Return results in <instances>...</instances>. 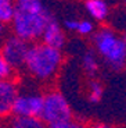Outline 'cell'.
<instances>
[{
    "label": "cell",
    "mask_w": 126,
    "mask_h": 128,
    "mask_svg": "<svg viewBox=\"0 0 126 128\" xmlns=\"http://www.w3.org/2000/svg\"><path fill=\"white\" fill-rule=\"evenodd\" d=\"M7 38H8V35H7V25L0 24V49H1V46H3V43L6 42Z\"/></svg>",
    "instance_id": "obj_20"
},
{
    "label": "cell",
    "mask_w": 126,
    "mask_h": 128,
    "mask_svg": "<svg viewBox=\"0 0 126 128\" xmlns=\"http://www.w3.org/2000/svg\"><path fill=\"white\" fill-rule=\"evenodd\" d=\"M1 3H14V0H0Z\"/></svg>",
    "instance_id": "obj_22"
},
{
    "label": "cell",
    "mask_w": 126,
    "mask_h": 128,
    "mask_svg": "<svg viewBox=\"0 0 126 128\" xmlns=\"http://www.w3.org/2000/svg\"><path fill=\"white\" fill-rule=\"evenodd\" d=\"M93 40H94V45H96V49H97L98 54H101L105 58L115 49L119 38L111 29H101V31H98L94 35Z\"/></svg>",
    "instance_id": "obj_8"
},
{
    "label": "cell",
    "mask_w": 126,
    "mask_h": 128,
    "mask_svg": "<svg viewBox=\"0 0 126 128\" xmlns=\"http://www.w3.org/2000/svg\"><path fill=\"white\" fill-rule=\"evenodd\" d=\"M82 66H83V70L86 71L89 77H94L96 74L98 72V60L97 57L94 56L93 52H86L83 54L82 58Z\"/></svg>",
    "instance_id": "obj_13"
},
{
    "label": "cell",
    "mask_w": 126,
    "mask_h": 128,
    "mask_svg": "<svg viewBox=\"0 0 126 128\" xmlns=\"http://www.w3.org/2000/svg\"><path fill=\"white\" fill-rule=\"evenodd\" d=\"M8 128H46L40 117H19L14 116L8 121Z\"/></svg>",
    "instance_id": "obj_10"
},
{
    "label": "cell",
    "mask_w": 126,
    "mask_h": 128,
    "mask_svg": "<svg viewBox=\"0 0 126 128\" xmlns=\"http://www.w3.org/2000/svg\"><path fill=\"white\" fill-rule=\"evenodd\" d=\"M43 109V95L18 93L13 107V116L19 117H40Z\"/></svg>",
    "instance_id": "obj_5"
},
{
    "label": "cell",
    "mask_w": 126,
    "mask_h": 128,
    "mask_svg": "<svg viewBox=\"0 0 126 128\" xmlns=\"http://www.w3.org/2000/svg\"><path fill=\"white\" fill-rule=\"evenodd\" d=\"M14 7L28 13H43L47 10L42 0H14Z\"/></svg>",
    "instance_id": "obj_12"
},
{
    "label": "cell",
    "mask_w": 126,
    "mask_h": 128,
    "mask_svg": "<svg viewBox=\"0 0 126 128\" xmlns=\"http://www.w3.org/2000/svg\"><path fill=\"white\" fill-rule=\"evenodd\" d=\"M86 10L96 20H104L108 14V6L104 0H86Z\"/></svg>",
    "instance_id": "obj_11"
},
{
    "label": "cell",
    "mask_w": 126,
    "mask_h": 128,
    "mask_svg": "<svg viewBox=\"0 0 126 128\" xmlns=\"http://www.w3.org/2000/svg\"><path fill=\"white\" fill-rule=\"evenodd\" d=\"M13 77H14V70L0 53V81L13 80Z\"/></svg>",
    "instance_id": "obj_16"
},
{
    "label": "cell",
    "mask_w": 126,
    "mask_h": 128,
    "mask_svg": "<svg viewBox=\"0 0 126 128\" xmlns=\"http://www.w3.org/2000/svg\"><path fill=\"white\" fill-rule=\"evenodd\" d=\"M64 26H65L66 29H69V31H78L79 21H78V20H65Z\"/></svg>",
    "instance_id": "obj_19"
},
{
    "label": "cell",
    "mask_w": 126,
    "mask_h": 128,
    "mask_svg": "<svg viewBox=\"0 0 126 128\" xmlns=\"http://www.w3.org/2000/svg\"><path fill=\"white\" fill-rule=\"evenodd\" d=\"M51 20H54V17L49 10L43 13H28L15 8L14 18L11 21L13 35L24 39L28 43L35 42L36 39L42 38L44 28Z\"/></svg>",
    "instance_id": "obj_2"
},
{
    "label": "cell",
    "mask_w": 126,
    "mask_h": 128,
    "mask_svg": "<svg viewBox=\"0 0 126 128\" xmlns=\"http://www.w3.org/2000/svg\"><path fill=\"white\" fill-rule=\"evenodd\" d=\"M80 35H89L93 32V24L87 20H83V21H79V26H78V31Z\"/></svg>",
    "instance_id": "obj_18"
},
{
    "label": "cell",
    "mask_w": 126,
    "mask_h": 128,
    "mask_svg": "<svg viewBox=\"0 0 126 128\" xmlns=\"http://www.w3.org/2000/svg\"><path fill=\"white\" fill-rule=\"evenodd\" d=\"M29 43L25 42L24 39L18 38L15 35H8V38L6 39V42L3 43L0 53L6 58V61L11 66L14 71L21 70L25 66L26 54L29 50Z\"/></svg>",
    "instance_id": "obj_4"
},
{
    "label": "cell",
    "mask_w": 126,
    "mask_h": 128,
    "mask_svg": "<svg viewBox=\"0 0 126 128\" xmlns=\"http://www.w3.org/2000/svg\"><path fill=\"white\" fill-rule=\"evenodd\" d=\"M91 128H114V127L110 124H105V122H97V124H94Z\"/></svg>",
    "instance_id": "obj_21"
},
{
    "label": "cell",
    "mask_w": 126,
    "mask_h": 128,
    "mask_svg": "<svg viewBox=\"0 0 126 128\" xmlns=\"http://www.w3.org/2000/svg\"><path fill=\"white\" fill-rule=\"evenodd\" d=\"M18 85L14 80L0 81V118L13 114V107L18 96Z\"/></svg>",
    "instance_id": "obj_6"
},
{
    "label": "cell",
    "mask_w": 126,
    "mask_h": 128,
    "mask_svg": "<svg viewBox=\"0 0 126 128\" xmlns=\"http://www.w3.org/2000/svg\"><path fill=\"white\" fill-rule=\"evenodd\" d=\"M15 13L14 3H1L0 2V24H11Z\"/></svg>",
    "instance_id": "obj_14"
},
{
    "label": "cell",
    "mask_w": 126,
    "mask_h": 128,
    "mask_svg": "<svg viewBox=\"0 0 126 128\" xmlns=\"http://www.w3.org/2000/svg\"><path fill=\"white\" fill-rule=\"evenodd\" d=\"M0 128H8L7 125H4V124H0Z\"/></svg>",
    "instance_id": "obj_23"
},
{
    "label": "cell",
    "mask_w": 126,
    "mask_h": 128,
    "mask_svg": "<svg viewBox=\"0 0 126 128\" xmlns=\"http://www.w3.org/2000/svg\"><path fill=\"white\" fill-rule=\"evenodd\" d=\"M103 95H104V89L101 86V84L98 81H90L89 84V100L90 103H98L103 99Z\"/></svg>",
    "instance_id": "obj_15"
},
{
    "label": "cell",
    "mask_w": 126,
    "mask_h": 128,
    "mask_svg": "<svg viewBox=\"0 0 126 128\" xmlns=\"http://www.w3.org/2000/svg\"><path fill=\"white\" fill-rule=\"evenodd\" d=\"M42 40H43L44 45L58 49V50H61L64 48V45H65V34H64L63 28L56 20H51L46 25L43 35H42Z\"/></svg>",
    "instance_id": "obj_7"
},
{
    "label": "cell",
    "mask_w": 126,
    "mask_h": 128,
    "mask_svg": "<svg viewBox=\"0 0 126 128\" xmlns=\"http://www.w3.org/2000/svg\"><path fill=\"white\" fill-rule=\"evenodd\" d=\"M61 63V50L44 43H33L29 46L24 68L32 78L38 81H49L60 70Z\"/></svg>",
    "instance_id": "obj_1"
},
{
    "label": "cell",
    "mask_w": 126,
    "mask_h": 128,
    "mask_svg": "<svg viewBox=\"0 0 126 128\" xmlns=\"http://www.w3.org/2000/svg\"><path fill=\"white\" fill-rule=\"evenodd\" d=\"M46 128H86L82 122L78 121H65V122H56V124H49L46 125Z\"/></svg>",
    "instance_id": "obj_17"
},
{
    "label": "cell",
    "mask_w": 126,
    "mask_h": 128,
    "mask_svg": "<svg viewBox=\"0 0 126 128\" xmlns=\"http://www.w3.org/2000/svg\"><path fill=\"white\" fill-rule=\"evenodd\" d=\"M40 118L44 124H56V122H65L72 120V109H71L65 96L57 90L43 95V109L40 113Z\"/></svg>",
    "instance_id": "obj_3"
},
{
    "label": "cell",
    "mask_w": 126,
    "mask_h": 128,
    "mask_svg": "<svg viewBox=\"0 0 126 128\" xmlns=\"http://www.w3.org/2000/svg\"><path fill=\"white\" fill-rule=\"evenodd\" d=\"M104 60L111 70H114V71L123 70V67H125V64H126V35L123 38H119L115 49L111 52Z\"/></svg>",
    "instance_id": "obj_9"
}]
</instances>
